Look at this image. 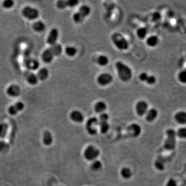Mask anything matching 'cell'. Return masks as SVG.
<instances>
[{
	"label": "cell",
	"instance_id": "cell-1",
	"mask_svg": "<svg viewBox=\"0 0 186 186\" xmlns=\"http://www.w3.org/2000/svg\"><path fill=\"white\" fill-rule=\"evenodd\" d=\"M116 67L119 79L124 82L129 81L132 76V73L130 68L121 62H117L116 63Z\"/></svg>",
	"mask_w": 186,
	"mask_h": 186
},
{
	"label": "cell",
	"instance_id": "cell-2",
	"mask_svg": "<svg viewBox=\"0 0 186 186\" xmlns=\"http://www.w3.org/2000/svg\"><path fill=\"white\" fill-rule=\"evenodd\" d=\"M166 139L164 143V147L167 150H173L175 148L176 145V132L172 129H168L166 132Z\"/></svg>",
	"mask_w": 186,
	"mask_h": 186
},
{
	"label": "cell",
	"instance_id": "cell-3",
	"mask_svg": "<svg viewBox=\"0 0 186 186\" xmlns=\"http://www.w3.org/2000/svg\"><path fill=\"white\" fill-rule=\"evenodd\" d=\"M112 42L120 50H126L129 47V44L126 39L119 33H114L112 35Z\"/></svg>",
	"mask_w": 186,
	"mask_h": 186
},
{
	"label": "cell",
	"instance_id": "cell-4",
	"mask_svg": "<svg viewBox=\"0 0 186 186\" xmlns=\"http://www.w3.org/2000/svg\"><path fill=\"white\" fill-rule=\"evenodd\" d=\"M22 14L25 18L30 20H34L39 18V12L36 8L27 6L23 8Z\"/></svg>",
	"mask_w": 186,
	"mask_h": 186
},
{
	"label": "cell",
	"instance_id": "cell-5",
	"mask_svg": "<svg viewBox=\"0 0 186 186\" xmlns=\"http://www.w3.org/2000/svg\"><path fill=\"white\" fill-rule=\"evenodd\" d=\"M98 119L96 117H91L87 120L86 123V130L87 132L92 136L96 134L98 131Z\"/></svg>",
	"mask_w": 186,
	"mask_h": 186
},
{
	"label": "cell",
	"instance_id": "cell-6",
	"mask_svg": "<svg viewBox=\"0 0 186 186\" xmlns=\"http://www.w3.org/2000/svg\"><path fill=\"white\" fill-rule=\"evenodd\" d=\"M109 116L108 114L102 113L99 116L98 119V126L102 134H105L109 129L110 126L108 123Z\"/></svg>",
	"mask_w": 186,
	"mask_h": 186
},
{
	"label": "cell",
	"instance_id": "cell-7",
	"mask_svg": "<svg viewBox=\"0 0 186 186\" xmlns=\"http://www.w3.org/2000/svg\"><path fill=\"white\" fill-rule=\"evenodd\" d=\"M100 154L99 150L94 146H89L84 152V156L86 159L89 161L95 160Z\"/></svg>",
	"mask_w": 186,
	"mask_h": 186
},
{
	"label": "cell",
	"instance_id": "cell-8",
	"mask_svg": "<svg viewBox=\"0 0 186 186\" xmlns=\"http://www.w3.org/2000/svg\"><path fill=\"white\" fill-rule=\"evenodd\" d=\"M97 82L101 86L109 85L113 81V77L108 73H103L99 75L97 79Z\"/></svg>",
	"mask_w": 186,
	"mask_h": 186
},
{
	"label": "cell",
	"instance_id": "cell-9",
	"mask_svg": "<svg viewBox=\"0 0 186 186\" xmlns=\"http://www.w3.org/2000/svg\"><path fill=\"white\" fill-rule=\"evenodd\" d=\"M78 0H60L57 3V6L59 9H64L66 7H73L78 4Z\"/></svg>",
	"mask_w": 186,
	"mask_h": 186
},
{
	"label": "cell",
	"instance_id": "cell-10",
	"mask_svg": "<svg viewBox=\"0 0 186 186\" xmlns=\"http://www.w3.org/2000/svg\"><path fill=\"white\" fill-rule=\"evenodd\" d=\"M55 57L54 53L50 47L44 51L41 55V59L44 63L49 64L52 62Z\"/></svg>",
	"mask_w": 186,
	"mask_h": 186
},
{
	"label": "cell",
	"instance_id": "cell-11",
	"mask_svg": "<svg viewBox=\"0 0 186 186\" xmlns=\"http://www.w3.org/2000/svg\"><path fill=\"white\" fill-rule=\"evenodd\" d=\"M148 105L146 101L141 100L138 102L136 106L137 113L141 116H144L148 111Z\"/></svg>",
	"mask_w": 186,
	"mask_h": 186
},
{
	"label": "cell",
	"instance_id": "cell-12",
	"mask_svg": "<svg viewBox=\"0 0 186 186\" xmlns=\"http://www.w3.org/2000/svg\"><path fill=\"white\" fill-rule=\"evenodd\" d=\"M59 37V31L56 28H53L51 30L48 36L46 39L47 43L51 46L57 44V41Z\"/></svg>",
	"mask_w": 186,
	"mask_h": 186
},
{
	"label": "cell",
	"instance_id": "cell-13",
	"mask_svg": "<svg viewBox=\"0 0 186 186\" xmlns=\"http://www.w3.org/2000/svg\"><path fill=\"white\" fill-rule=\"evenodd\" d=\"M24 105L23 102H18L13 105L10 106L8 109V112L11 116H15L19 112L24 109Z\"/></svg>",
	"mask_w": 186,
	"mask_h": 186
},
{
	"label": "cell",
	"instance_id": "cell-14",
	"mask_svg": "<svg viewBox=\"0 0 186 186\" xmlns=\"http://www.w3.org/2000/svg\"><path fill=\"white\" fill-rule=\"evenodd\" d=\"M7 94L10 97H16L20 95L21 89L16 84L10 85L6 89Z\"/></svg>",
	"mask_w": 186,
	"mask_h": 186
},
{
	"label": "cell",
	"instance_id": "cell-15",
	"mask_svg": "<svg viewBox=\"0 0 186 186\" xmlns=\"http://www.w3.org/2000/svg\"><path fill=\"white\" fill-rule=\"evenodd\" d=\"M128 132L132 137H138L141 133V128L137 124H132L128 127Z\"/></svg>",
	"mask_w": 186,
	"mask_h": 186
},
{
	"label": "cell",
	"instance_id": "cell-16",
	"mask_svg": "<svg viewBox=\"0 0 186 186\" xmlns=\"http://www.w3.org/2000/svg\"><path fill=\"white\" fill-rule=\"evenodd\" d=\"M70 118L73 121L79 123H82L84 119L83 114L78 110H74L71 112L70 114Z\"/></svg>",
	"mask_w": 186,
	"mask_h": 186
},
{
	"label": "cell",
	"instance_id": "cell-17",
	"mask_svg": "<svg viewBox=\"0 0 186 186\" xmlns=\"http://www.w3.org/2000/svg\"><path fill=\"white\" fill-rule=\"evenodd\" d=\"M158 115V111L155 108H152L148 110L146 114V119L148 122H152L156 119Z\"/></svg>",
	"mask_w": 186,
	"mask_h": 186
},
{
	"label": "cell",
	"instance_id": "cell-18",
	"mask_svg": "<svg viewBox=\"0 0 186 186\" xmlns=\"http://www.w3.org/2000/svg\"><path fill=\"white\" fill-rule=\"evenodd\" d=\"M174 119L177 123L184 125L186 124V112L179 111L174 116Z\"/></svg>",
	"mask_w": 186,
	"mask_h": 186
},
{
	"label": "cell",
	"instance_id": "cell-19",
	"mask_svg": "<svg viewBox=\"0 0 186 186\" xmlns=\"http://www.w3.org/2000/svg\"><path fill=\"white\" fill-rule=\"evenodd\" d=\"M166 162V158L162 156H159L155 161V166L157 170L162 171H163L165 168Z\"/></svg>",
	"mask_w": 186,
	"mask_h": 186
},
{
	"label": "cell",
	"instance_id": "cell-20",
	"mask_svg": "<svg viewBox=\"0 0 186 186\" xmlns=\"http://www.w3.org/2000/svg\"><path fill=\"white\" fill-rule=\"evenodd\" d=\"M43 141L44 145L50 146L53 143V137L50 132L45 130L43 134Z\"/></svg>",
	"mask_w": 186,
	"mask_h": 186
},
{
	"label": "cell",
	"instance_id": "cell-21",
	"mask_svg": "<svg viewBox=\"0 0 186 186\" xmlns=\"http://www.w3.org/2000/svg\"><path fill=\"white\" fill-rule=\"evenodd\" d=\"M25 65L28 69L32 70H36L39 69V63L35 59H30L28 61H26Z\"/></svg>",
	"mask_w": 186,
	"mask_h": 186
},
{
	"label": "cell",
	"instance_id": "cell-22",
	"mask_svg": "<svg viewBox=\"0 0 186 186\" xmlns=\"http://www.w3.org/2000/svg\"><path fill=\"white\" fill-rule=\"evenodd\" d=\"M49 72L48 69L46 68H42L38 71L37 73V78L39 80L45 81L49 77Z\"/></svg>",
	"mask_w": 186,
	"mask_h": 186
},
{
	"label": "cell",
	"instance_id": "cell-23",
	"mask_svg": "<svg viewBox=\"0 0 186 186\" xmlns=\"http://www.w3.org/2000/svg\"><path fill=\"white\" fill-rule=\"evenodd\" d=\"M94 109L97 113H102L107 109V105L103 101H98L95 105Z\"/></svg>",
	"mask_w": 186,
	"mask_h": 186
},
{
	"label": "cell",
	"instance_id": "cell-24",
	"mask_svg": "<svg viewBox=\"0 0 186 186\" xmlns=\"http://www.w3.org/2000/svg\"><path fill=\"white\" fill-rule=\"evenodd\" d=\"M33 29L36 32H43L46 29V25L43 21H38L33 24Z\"/></svg>",
	"mask_w": 186,
	"mask_h": 186
},
{
	"label": "cell",
	"instance_id": "cell-25",
	"mask_svg": "<svg viewBox=\"0 0 186 186\" xmlns=\"http://www.w3.org/2000/svg\"><path fill=\"white\" fill-rule=\"evenodd\" d=\"M159 41V39L158 36L155 35H152L148 37L146 39V44L148 46L151 47H155L157 46Z\"/></svg>",
	"mask_w": 186,
	"mask_h": 186
},
{
	"label": "cell",
	"instance_id": "cell-26",
	"mask_svg": "<svg viewBox=\"0 0 186 186\" xmlns=\"http://www.w3.org/2000/svg\"><path fill=\"white\" fill-rule=\"evenodd\" d=\"M26 81L31 85H35L38 83L39 79L37 75L33 73H29L26 76Z\"/></svg>",
	"mask_w": 186,
	"mask_h": 186
},
{
	"label": "cell",
	"instance_id": "cell-27",
	"mask_svg": "<svg viewBox=\"0 0 186 186\" xmlns=\"http://www.w3.org/2000/svg\"><path fill=\"white\" fill-rule=\"evenodd\" d=\"M78 12L85 18V17L88 16L90 14L91 8L89 6L86 5H84L80 7Z\"/></svg>",
	"mask_w": 186,
	"mask_h": 186
},
{
	"label": "cell",
	"instance_id": "cell-28",
	"mask_svg": "<svg viewBox=\"0 0 186 186\" xmlns=\"http://www.w3.org/2000/svg\"><path fill=\"white\" fill-rule=\"evenodd\" d=\"M8 126L7 124H0V139H3L6 136L8 131Z\"/></svg>",
	"mask_w": 186,
	"mask_h": 186
},
{
	"label": "cell",
	"instance_id": "cell-29",
	"mask_svg": "<svg viewBox=\"0 0 186 186\" xmlns=\"http://www.w3.org/2000/svg\"><path fill=\"white\" fill-rule=\"evenodd\" d=\"M178 81L182 84H186V69L180 71L177 75Z\"/></svg>",
	"mask_w": 186,
	"mask_h": 186
},
{
	"label": "cell",
	"instance_id": "cell-30",
	"mask_svg": "<svg viewBox=\"0 0 186 186\" xmlns=\"http://www.w3.org/2000/svg\"><path fill=\"white\" fill-rule=\"evenodd\" d=\"M121 173V176L124 178L126 179L131 178V177L132 175V171L130 170V169L128 168H126V167L122 169Z\"/></svg>",
	"mask_w": 186,
	"mask_h": 186
},
{
	"label": "cell",
	"instance_id": "cell-31",
	"mask_svg": "<svg viewBox=\"0 0 186 186\" xmlns=\"http://www.w3.org/2000/svg\"><path fill=\"white\" fill-rule=\"evenodd\" d=\"M97 63L100 66H105L109 63V59L107 56L104 55H100L97 59Z\"/></svg>",
	"mask_w": 186,
	"mask_h": 186
},
{
	"label": "cell",
	"instance_id": "cell-32",
	"mask_svg": "<svg viewBox=\"0 0 186 186\" xmlns=\"http://www.w3.org/2000/svg\"><path fill=\"white\" fill-rule=\"evenodd\" d=\"M77 52V49L74 46H68L65 48V53L69 57H74Z\"/></svg>",
	"mask_w": 186,
	"mask_h": 186
},
{
	"label": "cell",
	"instance_id": "cell-33",
	"mask_svg": "<svg viewBox=\"0 0 186 186\" xmlns=\"http://www.w3.org/2000/svg\"><path fill=\"white\" fill-rule=\"evenodd\" d=\"M102 166V164L100 161L99 160H95L94 161L91 165V168L92 170L94 171H97L101 169Z\"/></svg>",
	"mask_w": 186,
	"mask_h": 186
},
{
	"label": "cell",
	"instance_id": "cell-34",
	"mask_svg": "<svg viewBox=\"0 0 186 186\" xmlns=\"http://www.w3.org/2000/svg\"><path fill=\"white\" fill-rule=\"evenodd\" d=\"M73 18L75 23H80L83 22L85 18L83 16H82L78 12H77L73 15Z\"/></svg>",
	"mask_w": 186,
	"mask_h": 186
},
{
	"label": "cell",
	"instance_id": "cell-35",
	"mask_svg": "<svg viewBox=\"0 0 186 186\" xmlns=\"http://www.w3.org/2000/svg\"><path fill=\"white\" fill-rule=\"evenodd\" d=\"M147 34V31L146 28H141L137 31V35L140 39H144L145 38Z\"/></svg>",
	"mask_w": 186,
	"mask_h": 186
},
{
	"label": "cell",
	"instance_id": "cell-36",
	"mask_svg": "<svg viewBox=\"0 0 186 186\" xmlns=\"http://www.w3.org/2000/svg\"><path fill=\"white\" fill-rule=\"evenodd\" d=\"M14 1L12 0H5L2 3V6L5 9H10L14 6Z\"/></svg>",
	"mask_w": 186,
	"mask_h": 186
},
{
	"label": "cell",
	"instance_id": "cell-37",
	"mask_svg": "<svg viewBox=\"0 0 186 186\" xmlns=\"http://www.w3.org/2000/svg\"><path fill=\"white\" fill-rule=\"evenodd\" d=\"M176 136L181 139H186V128H180L176 132Z\"/></svg>",
	"mask_w": 186,
	"mask_h": 186
},
{
	"label": "cell",
	"instance_id": "cell-38",
	"mask_svg": "<svg viewBox=\"0 0 186 186\" xmlns=\"http://www.w3.org/2000/svg\"><path fill=\"white\" fill-rule=\"evenodd\" d=\"M157 81V79L155 76H148L147 79L146 80V83L149 85H153L155 84Z\"/></svg>",
	"mask_w": 186,
	"mask_h": 186
},
{
	"label": "cell",
	"instance_id": "cell-39",
	"mask_svg": "<svg viewBox=\"0 0 186 186\" xmlns=\"http://www.w3.org/2000/svg\"><path fill=\"white\" fill-rule=\"evenodd\" d=\"M8 148V145L4 142L0 141V152H4Z\"/></svg>",
	"mask_w": 186,
	"mask_h": 186
},
{
	"label": "cell",
	"instance_id": "cell-40",
	"mask_svg": "<svg viewBox=\"0 0 186 186\" xmlns=\"http://www.w3.org/2000/svg\"><path fill=\"white\" fill-rule=\"evenodd\" d=\"M161 18V15L159 12H154L153 14V20L154 21H158Z\"/></svg>",
	"mask_w": 186,
	"mask_h": 186
},
{
	"label": "cell",
	"instance_id": "cell-41",
	"mask_svg": "<svg viewBox=\"0 0 186 186\" xmlns=\"http://www.w3.org/2000/svg\"><path fill=\"white\" fill-rule=\"evenodd\" d=\"M148 77V75L147 73H142L140 75L139 79L141 81H143V82H145L146 81V80L147 79Z\"/></svg>",
	"mask_w": 186,
	"mask_h": 186
},
{
	"label": "cell",
	"instance_id": "cell-42",
	"mask_svg": "<svg viewBox=\"0 0 186 186\" xmlns=\"http://www.w3.org/2000/svg\"><path fill=\"white\" fill-rule=\"evenodd\" d=\"M166 186H177V183L174 179L171 178L168 180Z\"/></svg>",
	"mask_w": 186,
	"mask_h": 186
},
{
	"label": "cell",
	"instance_id": "cell-43",
	"mask_svg": "<svg viewBox=\"0 0 186 186\" xmlns=\"http://www.w3.org/2000/svg\"><path fill=\"white\" fill-rule=\"evenodd\" d=\"M185 170H186V163L185 164Z\"/></svg>",
	"mask_w": 186,
	"mask_h": 186
},
{
	"label": "cell",
	"instance_id": "cell-44",
	"mask_svg": "<svg viewBox=\"0 0 186 186\" xmlns=\"http://www.w3.org/2000/svg\"></svg>",
	"mask_w": 186,
	"mask_h": 186
}]
</instances>
